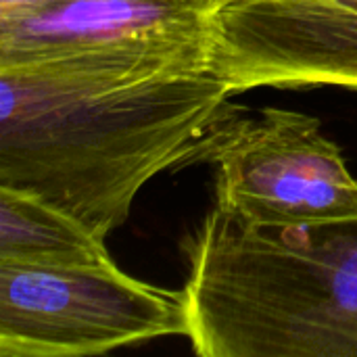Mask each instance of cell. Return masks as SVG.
<instances>
[{
	"mask_svg": "<svg viewBox=\"0 0 357 357\" xmlns=\"http://www.w3.org/2000/svg\"><path fill=\"white\" fill-rule=\"evenodd\" d=\"M209 69L232 94L259 86L357 90V0H224Z\"/></svg>",
	"mask_w": 357,
	"mask_h": 357,
	"instance_id": "5b68a950",
	"label": "cell"
},
{
	"mask_svg": "<svg viewBox=\"0 0 357 357\" xmlns=\"http://www.w3.org/2000/svg\"><path fill=\"white\" fill-rule=\"evenodd\" d=\"M220 2H224V0H220Z\"/></svg>",
	"mask_w": 357,
	"mask_h": 357,
	"instance_id": "9c48e42d",
	"label": "cell"
},
{
	"mask_svg": "<svg viewBox=\"0 0 357 357\" xmlns=\"http://www.w3.org/2000/svg\"><path fill=\"white\" fill-rule=\"evenodd\" d=\"M199 161L213 167L215 205L245 224L289 228L357 218V180L307 113L241 109L211 134Z\"/></svg>",
	"mask_w": 357,
	"mask_h": 357,
	"instance_id": "277c9868",
	"label": "cell"
},
{
	"mask_svg": "<svg viewBox=\"0 0 357 357\" xmlns=\"http://www.w3.org/2000/svg\"><path fill=\"white\" fill-rule=\"evenodd\" d=\"M203 56L113 50L0 69V186L107 238L155 176L201 159L234 113Z\"/></svg>",
	"mask_w": 357,
	"mask_h": 357,
	"instance_id": "6da1fadb",
	"label": "cell"
},
{
	"mask_svg": "<svg viewBox=\"0 0 357 357\" xmlns=\"http://www.w3.org/2000/svg\"><path fill=\"white\" fill-rule=\"evenodd\" d=\"M0 261L50 268H86L115 264L79 220L48 201L0 186Z\"/></svg>",
	"mask_w": 357,
	"mask_h": 357,
	"instance_id": "52a82bcc",
	"label": "cell"
},
{
	"mask_svg": "<svg viewBox=\"0 0 357 357\" xmlns=\"http://www.w3.org/2000/svg\"><path fill=\"white\" fill-rule=\"evenodd\" d=\"M40 2H48V0H0V13L4 10H17V8H27V6H36Z\"/></svg>",
	"mask_w": 357,
	"mask_h": 357,
	"instance_id": "ba28073f",
	"label": "cell"
},
{
	"mask_svg": "<svg viewBox=\"0 0 357 357\" xmlns=\"http://www.w3.org/2000/svg\"><path fill=\"white\" fill-rule=\"evenodd\" d=\"M201 357H357V218L251 226L218 205L186 241Z\"/></svg>",
	"mask_w": 357,
	"mask_h": 357,
	"instance_id": "7a4b0ae2",
	"label": "cell"
},
{
	"mask_svg": "<svg viewBox=\"0 0 357 357\" xmlns=\"http://www.w3.org/2000/svg\"><path fill=\"white\" fill-rule=\"evenodd\" d=\"M188 333L182 291L136 280L117 264L0 261V357L100 356L161 337L188 339Z\"/></svg>",
	"mask_w": 357,
	"mask_h": 357,
	"instance_id": "3957f363",
	"label": "cell"
},
{
	"mask_svg": "<svg viewBox=\"0 0 357 357\" xmlns=\"http://www.w3.org/2000/svg\"><path fill=\"white\" fill-rule=\"evenodd\" d=\"M220 0H48L0 13V69L113 50L211 54Z\"/></svg>",
	"mask_w": 357,
	"mask_h": 357,
	"instance_id": "8992f818",
	"label": "cell"
}]
</instances>
